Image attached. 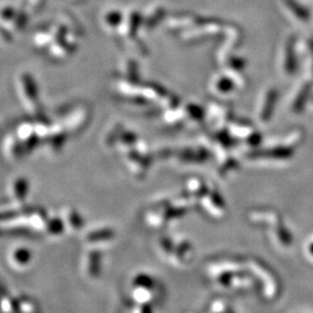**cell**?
Returning a JSON list of instances; mask_svg holds the SVG:
<instances>
[{
  "label": "cell",
  "instance_id": "obj_2",
  "mask_svg": "<svg viewBox=\"0 0 313 313\" xmlns=\"http://www.w3.org/2000/svg\"><path fill=\"white\" fill-rule=\"evenodd\" d=\"M27 192H28L27 180L24 178H19L13 185L14 196H15V199H17L19 201H23L24 199H26Z\"/></svg>",
  "mask_w": 313,
  "mask_h": 313
},
{
  "label": "cell",
  "instance_id": "obj_5",
  "mask_svg": "<svg viewBox=\"0 0 313 313\" xmlns=\"http://www.w3.org/2000/svg\"><path fill=\"white\" fill-rule=\"evenodd\" d=\"M15 259L17 261H19V264H24V262H27L28 261V259H29V257H30V254H29V252H28L27 250H19V251H16L15 252Z\"/></svg>",
  "mask_w": 313,
  "mask_h": 313
},
{
  "label": "cell",
  "instance_id": "obj_6",
  "mask_svg": "<svg viewBox=\"0 0 313 313\" xmlns=\"http://www.w3.org/2000/svg\"><path fill=\"white\" fill-rule=\"evenodd\" d=\"M310 252H311V253H312V255H313V244H312V245H311V246H310Z\"/></svg>",
  "mask_w": 313,
  "mask_h": 313
},
{
  "label": "cell",
  "instance_id": "obj_3",
  "mask_svg": "<svg viewBox=\"0 0 313 313\" xmlns=\"http://www.w3.org/2000/svg\"><path fill=\"white\" fill-rule=\"evenodd\" d=\"M15 8L9 5H3L0 7V22H10L16 15Z\"/></svg>",
  "mask_w": 313,
  "mask_h": 313
},
{
  "label": "cell",
  "instance_id": "obj_1",
  "mask_svg": "<svg viewBox=\"0 0 313 313\" xmlns=\"http://www.w3.org/2000/svg\"><path fill=\"white\" fill-rule=\"evenodd\" d=\"M21 82H22L24 94H26V98L28 101L35 102L36 99H37V92H36V87H35L36 85L33 80V78H31L29 74H22V77H21Z\"/></svg>",
  "mask_w": 313,
  "mask_h": 313
},
{
  "label": "cell",
  "instance_id": "obj_4",
  "mask_svg": "<svg viewBox=\"0 0 313 313\" xmlns=\"http://www.w3.org/2000/svg\"><path fill=\"white\" fill-rule=\"evenodd\" d=\"M27 23V17H26V14L24 13H16L15 17L13 19V27L15 28V29H22V28L24 27V24Z\"/></svg>",
  "mask_w": 313,
  "mask_h": 313
}]
</instances>
